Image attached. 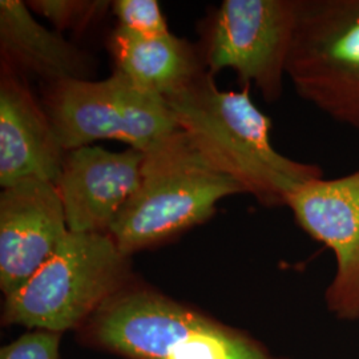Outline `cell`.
Returning a JSON list of instances; mask_svg holds the SVG:
<instances>
[{
    "instance_id": "obj_1",
    "label": "cell",
    "mask_w": 359,
    "mask_h": 359,
    "mask_svg": "<svg viewBox=\"0 0 359 359\" xmlns=\"http://www.w3.org/2000/svg\"><path fill=\"white\" fill-rule=\"evenodd\" d=\"M249 90H219L215 76L205 72L165 103L179 129L212 167L261 205L286 206L298 185L321 177L323 170L317 164L289 158L273 147L271 121Z\"/></svg>"
},
{
    "instance_id": "obj_2",
    "label": "cell",
    "mask_w": 359,
    "mask_h": 359,
    "mask_svg": "<svg viewBox=\"0 0 359 359\" xmlns=\"http://www.w3.org/2000/svg\"><path fill=\"white\" fill-rule=\"evenodd\" d=\"M81 346L123 359H286L255 335L136 277L76 333Z\"/></svg>"
},
{
    "instance_id": "obj_3",
    "label": "cell",
    "mask_w": 359,
    "mask_h": 359,
    "mask_svg": "<svg viewBox=\"0 0 359 359\" xmlns=\"http://www.w3.org/2000/svg\"><path fill=\"white\" fill-rule=\"evenodd\" d=\"M234 194H244L240 185L212 167L177 129L144 152L139 187L108 236L133 257L205 222L221 200Z\"/></svg>"
},
{
    "instance_id": "obj_4",
    "label": "cell",
    "mask_w": 359,
    "mask_h": 359,
    "mask_svg": "<svg viewBox=\"0 0 359 359\" xmlns=\"http://www.w3.org/2000/svg\"><path fill=\"white\" fill-rule=\"evenodd\" d=\"M137 276L132 257L102 233H71L18 292L4 297L3 326L62 334L77 330Z\"/></svg>"
},
{
    "instance_id": "obj_5",
    "label": "cell",
    "mask_w": 359,
    "mask_h": 359,
    "mask_svg": "<svg viewBox=\"0 0 359 359\" xmlns=\"http://www.w3.org/2000/svg\"><path fill=\"white\" fill-rule=\"evenodd\" d=\"M286 74L299 97L359 130V0H298Z\"/></svg>"
},
{
    "instance_id": "obj_6",
    "label": "cell",
    "mask_w": 359,
    "mask_h": 359,
    "mask_svg": "<svg viewBox=\"0 0 359 359\" xmlns=\"http://www.w3.org/2000/svg\"><path fill=\"white\" fill-rule=\"evenodd\" d=\"M41 104L67 152L107 139L145 152L179 129L163 99L116 71L104 80L43 84Z\"/></svg>"
},
{
    "instance_id": "obj_7",
    "label": "cell",
    "mask_w": 359,
    "mask_h": 359,
    "mask_svg": "<svg viewBox=\"0 0 359 359\" xmlns=\"http://www.w3.org/2000/svg\"><path fill=\"white\" fill-rule=\"evenodd\" d=\"M298 0H225L200 25L197 46L205 69H231L268 103L283 96L294 38Z\"/></svg>"
},
{
    "instance_id": "obj_8",
    "label": "cell",
    "mask_w": 359,
    "mask_h": 359,
    "mask_svg": "<svg viewBox=\"0 0 359 359\" xmlns=\"http://www.w3.org/2000/svg\"><path fill=\"white\" fill-rule=\"evenodd\" d=\"M286 208L302 231L333 252L335 271L325 290L327 311L341 321H359V168L298 185Z\"/></svg>"
},
{
    "instance_id": "obj_9",
    "label": "cell",
    "mask_w": 359,
    "mask_h": 359,
    "mask_svg": "<svg viewBox=\"0 0 359 359\" xmlns=\"http://www.w3.org/2000/svg\"><path fill=\"white\" fill-rule=\"evenodd\" d=\"M69 229L51 181H19L0 193V289L18 292L63 244Z\"/></svg>"
},
{
    "instance_id": "obj_10",
    "label": "cell",
    "mask_w": 359,
    "mask_h": 359,
    "mask_svg": "<svg viewBox=\"0 0 359 359\" xmlns=\"http://www.w3.org/2000/svg\"><path fill=\"white\" fill-rule=\"evenodd\" d=\"M144 152H111L97 145L68 151L53 185L71 233L108 234L140 182Z\"/></svg>"
},
{
    "instance_id": "obj_11",
    "label": "cell",
    "mask_w": 359,
    "mask_h": 359,
    "mask_svg": "<svg viewBox=\"0 0 359 359\" xmlns=\"http://www.w3.org/2000/svg\"><path fill=\"white\" fill-rule=\"evenodd\" d=\"M67 151L27 79L0 65V185L23 180L53 182Z\"/></svg>"
},
{
    "instance_id": "obj_12",
    "label": "cell",
    "mask_w": 359,
    "mask_h": 359,
    "mask_svg": "<svg viewBox=\"0 0 359 359\" xmlns=\"http://www.w3.org/2000/svg\"><path fill=\"white\" fill-rule=\"evenodd\" d=\"M0 65L26 79L36 76L43 84L62 80H92L95 59L40 25L22 0L0 1Z\"/></svg>"
},
{
    "instance_id": "obj_13",
    "label": "cell",
    "mask_w": 359,
    "mask_h": 359,
    "mask_svg": "<svg viewBox=\"0 0 359 359\" xmlns=\"http://www.w3.org/2000/svg\"><path fill=\"white\" fill-rule=\"evenodd\" d=\"M108 50L116 72L164 102L208 72L197 46L170 32L144 38L115 28L108 39Z\"/></svg>"
},
{
    "instance_id": "obj_14",
    "label": "cell",
    "mask_w": 359,
    "mask_h": 359,
    "mask_svg": "<svg viewBox=\"0 0 359 359\" xmlns=\"http://www.w3.org/2000/svg\"><path fill=\"white\" fill-rule=\"evenodd\" d=\"M26 4L32 13L46 18L57 32L75 34L86 32L112 10L109 0H29Z\"/></svg>"
},
{
    "instance_id": "obj_15",
    "label": "cell",
    "mask_w": 359,
    "mask_h": 359,
    "mask_svg": "<svg viewBox=\"0 0 359 359\" xmlns=\"http://www.w3.org/2000/svg\"><path fill=\"white\" fill-rule=\"evenodd\" d=\"M112 13L116 29L135 36H158L168 34L167 20L156 0H115Z\"/></svg>"
},
{
    "instance_id": "obj_16",
    "label": "cell",
    "mask_w": 359,
    "mask_h": 359,
    "mask_svg": "<svg viewBox=\"0 0 359 359\" xmlns=\"http://www.w3.org/2000/svg\"><path fill=\"white\" fill-rule=\"evenodd\" d=\"M62 334L31 330L1 347L0 359H60Z\"/></svg>"
}]
</instances>
